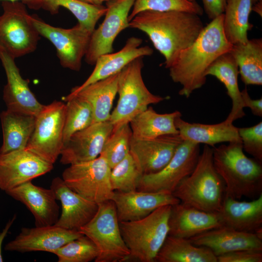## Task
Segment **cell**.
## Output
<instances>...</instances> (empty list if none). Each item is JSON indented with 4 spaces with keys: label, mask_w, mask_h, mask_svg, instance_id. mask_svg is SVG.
I'll list each match as a JSON object with an SVG mask.
<instances>
[{
    "label": "cell",
    "mask_w": 262,
    "mask_h": 262,
    "mask_svg": "<svg viewBox=\"0 0 262 262\" xmlns=\"http://www.w3.org/2000/svg\"><path fill=\"white\" fill-rule=\"evenodd\" d=\"M243 148L262 163V122L250 127L238 128Z\"/></svg>",
    "instance_id": "40"
},
{
    "label": "cell",
    "mask_w": 262,
    "mask_h": 262,
    "mask_svg": "<svg viewBox=\"0 0 262 262\" xmlns=\"http://www.w3.org/2000/svg\"><path fill=\"white\" fill-rule=\"evenodd\" d=\"M36 116L6 109L0 119L3 134L0 153L25 148L34 129Z\"/></svg>",
    "instance_id": "28"
},
{
    "label": "cell",
    "mask_w": 262,
    "mask_h": 262,
    "mask_svg": "<svg viewBox=\"0 0 262 262\" xmlns=\"http://www.w3.org/2000/svg\"><path fill=\"white\" fill-rule=\"evenodd\" d=\"M66 105L54 101L44 105L36 115L35 125L25 149L53 164L63 145Z\"/></svg>",
    "instance_id": "9"
},
{
    "label": "cell",
    "mask_w": 262,
    "mask_h": 262,
    "mask_svg": "<svg viewBox=\"0 0 262 262\" xmlns=\"http://www.w3.org/2000/svg\"><path fill=\"white\" fill-rule=\"evenodd\" d=\"M218 213L223 226L255 233L262 228V194L250 201L225 196Z\"/></svg>",
    "instance_id": "25"
},
{
    "label": "cell",
    "mask_w": 262,
    "mask_h": 262,
    "mask_svg": "<svg viewBox=\"0 0 262 262\" xmlns=\"http://www.w3.org/2000/svg\"><path fill=\"white\" fill-rule=\"evenodd\" d=\"M238 65L230 51L219 56L207 69L205 76L212 75L222 82L231 99L232 107L225 120L232 123L244 116V106L238 82Z\"/></svg>",
    "instance_id": "27"
},
{
    "label": "cell",
    "mask_w": 262,
    "mask_h": 262,
    "mask_svg": "<svg viewBox=\"0 0 262 262\" xmlns=\"http://www.w3.org/2000/svg\"><path fill=\"white\" fill-rule=\"evenodd\" d=\"M11 1H20L30 8L34 10H38L42 8L44 0H2Z\"/></svg>",
    "instance_id": "45"
},
{
    "label": "cell",
    "mask_w": 262,
    "mask_h": 262,
    "mask_svg": "<svg viewBox=\"0 0 262 262\" xmlns=\"http://www.w3.org/2000/svg\"><path fill=\"white\" fill-rule=\"evenodd\" d=\"M24 204L34 217L35 227L54 225L60 216V207L53 191L34 185L32 181L5 192Z\"/></svg>",
    "instance_id": "22"
},
{
    "label": "cell",
    "mask_w": 262,
    "mask_h": 262,
    "mask_svg": "<svg viewBox=\"0 0 262 262\" xmlns=\"http://www.w3.org/2000/svg\"><path fill=\"white\" fill-rule=\"evenodd\" d=\"M188 240L195 246L209 248L216 257L239 250H262V239L255 233L225 226L207 230Z\"/></svg>",
    "instance_id": "24"
},
{
    "label": "cell",
    "mask_w": 262,
    "mask_h": 262,
    "mask_svg": "<svg viewBox=\"0 0 262 262\" xmlns=\"http://www.w3.org/2000/svg\"><path fill=\"white\" fill-rule=\"evenodd\" d=\"M223 20L224 14L212 19L168 68L172 81L182 86L180 95L188 98L204 85L207 69L219 56L231 50L232 45L224 33Z\"/></svg>",
    "instance_id": "2"
},
{
    "label": "cell",
    "mask_w": 262,
    "mask_h": 262,
    "mask_svg": "<svg viewBox=\"0 0 262 262\" xmlns=\"http://www.w3.org/2000/svg\"><path fill=\"white\" fill-rule=\"evenodd\" d=\"M143 57L137 58L120 72L118 81L117 105L111 113L110 121L113 129L128 124L151 104L158 103L164 98L151 93L142 76Z\"/></svg>",
    "instance_id": "6"
},
{
    "label": "cell",
    "mask_w": 262,
    "mask_h": 262,
    "mask_svg": "<svg viewBox=\"0 0 262 262\" xmlns=\"http://www.w3.org/2000/svg\"><path fill=\"white\" fill-rule=\"evenodd\" d=\"M183 140L179 133L148 140L132 137L130 153L143 175L154 173L168 164Z\"/></svg>",
    "instance_id": "17"
},
{
    "label": "cell",
    "mask_w": 262,
    "mask_h": 262,
    "mask_svg": "<svg viewBox=\"0 0 262 262\" xmlns=\"http://www.w3.org/2000/svg\"><path fill=\"white\" fill-rule=\"evenodd\" d=\"M181 116L175 120L179 134L183 140L215 147L217 144L241 141L238 128L226 120L215 124L189 123L183 120Z\"/></svg>",
    "instance_id": "26"
},
{
    "label": "cell",
    "mask_w": 262,
    "mask_h": 262,
    "mask_svg": "<svg viewBox=\"0 0 262 262\" xmlns=\"http://www.w3.org/2000/svg\"><path fill=\"white\" fill-rule=\"evenodd\" d=\"M244 107H248L256 116H262V98L253 99L249 96L246 88L241 91Z\"/></svg>",
    "instance_id": "43"
},
{
    "label": "cell",
    "mask_w": 262,
    "mask_h": 262,
    "mask_svg": "<svg viewBox=\"0 0 262 262\" xmlns=\"http://www.w3.org/2000/svg\"><path fill=\"white\" fill-rule=\"evenodd\" d=\"M230 52L246 85L262 84V39L255 38L245 43L232 45Z\"/></svg>",
    "instance_id": "32"
},
{
    "label": "cell",
    "mask_w": 262,
    "mask_h": 262,
    "mask_svg": "<svg viewBox=\"0 0 262 262\" xmlns=\"http://www.w3.org/2000/svg\"><path fill=\"white\" fill-rule=\"evenodd\" d=\"M228 0H202L204 10L211 19L224 14Z\"/></svg>",
    "instance_id": "42"
},
{
    "label": "cell",
    "mask_w": 262,
    "mask_h": 262,
    "mask_svg": "<svg viewBox=\"0 0 262 262\" xmlns=\"http://www.w3.org/2000/svg\"><path fill=\"white\" fill-rule=\"evenodd\" d=\"M135 0H109L106 2L105 18L93 32L84 56L89 65H95L100 55L112 52L118 34L129 27L128 17Z\"/></svg>",
    "instance_id": "13"
},
{
    "label": "cell",
    "mask_w": 262,
    "mask_h": 262,
    "mask_svg": "<svg viewBox=\"0 0 262 262\" xmlns=\"http://www.w3.org/2000/svg\"><path fill=\"white\" fill-rule=\"evenodd\" d=\"M112 200L119 222L139 220L161 206L180 202L172 194L137 190L127 192L114 191Z\"/></svg>",
    "instance_id": "19"
},
{
    "label": "cell",
    "mask_w": 262,
    "mask_h": 262,
    "mask_svg": "<svg viewBox=\"0 0 262 262\" xmlns=\"http://www.w3.org/2000/svg\"><path fill=\"white\" fill-rule=\"evenodd\" d=\"M50 188L62 206L61 213L54 225L67 229L79 230L96 214L98 204L72 190L62 178H54Z\"/></svg>",
    "instance_id": "18"
},
{
    "label": "cell",
    "mask_w": 262,
    "mask_h": 262,
    "mask_svg": "<svg viewBox=\"0 0 262 262\" xmlns=\"http://www.w3.org/2000/svg\"><path fill=\"white\" fill-rule=\"evenodd\" d=\"M213 159L225 183V196L254 199L262 194V163L245 154L241 141L213 147Z\"/></svg>",
    "instance_id": "3"
},
{
    "label": "cell",
    "mask_w": 262,
    "mask_h": 262,
    "mask_svg": "<svg viewBox=\"0 0 262 262\" xmlns=\"http://www.w3.org/2000/svg\"><path fill=\"white\" fill-rule=\"evenodd\" d=\"M0 60L7 78L3 90V99L6 109L36 116L44 105L37 100L31 91L29 81L20 75L15 59L5 52L0 51Z\"/></svg>",
    "instance_id": "20"
},
{
    "label": "cell",
    "mask_w": 262,
    "mask_h": 262,
    "mask_svg": "<svg viewBox=\"0 0 262 262\" xmlns=\"http://www.w3.org/2000/svg\"><path fill=\"white\" fill-rule=\"evenodd\" d=\"M262 0H228L224 13L223 29L232 45L245 43L248 40V32L253 25L249 18L253 6Z\"/></svg>",
    "instance_id": "33"
},
{
    "label": "cell",
    "mask_w": 262,
    "mask_h": 262,
    "mask_svg": "<svg viewBox=\"0 0 262 262\" xmlns=\"http://www.w3.org/2000/svg\"><path fill=\"white\" fill-rule=\"evenodd\" d=\"M98 204L94 217L79 231L90 238L98 251L95 262H124L130 255L119 229L115 206L112 200Z\"/></svg>",
    "instance_id": "7"
},
{
    "label": "cell",
    "mask_w": 262,
    "mask_h": 262,
    "mask_svg": "<svg viewBox=\"0 0 262 262\" xmlns=\"http://www.w3.org/2000/svg\"><path fill=\"white\" fill-rule=\"evenodd\" d=\"M171 206H161L139 220L119 222L122 238L130 251L125 262H155L168 235Z\"/></svg>",
    "instance_id": "5"
},
{
    "label": "cell",
    "mask_w": 262,
    "mask_h": 262,
    "mask_svg": "<svg viewBox=\"0 0 262 262\" xmlns=\"http://www.w3.org/2000/svg\"><path fill=\"white\" fill-rule=\"evenodd\" d=\"M66 101L63 144L73 133L92 124L94 120L92 108L87 101L76 96Z\"/></svg>",
    "instance_id": "35"
},
{
    "label": "cell",
    "mask_w": 262,
    "mask_h": 262,
    "mask_svg": "<svg viewBox=\"0 0 262 262\" xmlns=\"http://www.w3.org/2000/svg\"><path fill=\"white\" fill-rule=\"evenodd\" d=\"M60 7L68 10L77 19L78 23L92 32L107 10L103 5H93L80 0H44L42 8L54 15L58 13Z\"/></svg>",
    "instance_id": "34"
},
{
    "label": "cell",
    "mask_w": 262,
    "mask_h": 262,
    "mask_svg": "<svg viewBox=\"0 0 262 262\" xmlns=\"http://www.w3.org/2000/svg\"><path fill=\"white\" fill-rule=\"evenodd\" d=\"M142 39L136 37L129 38L124 46L118 51L100 55L97 59L95 67L86 81L81 85L73 88L70 93L64 98H70L86 86L119 72L133 60L151 55L153 49L148 46L140 47Z\"/></svg>",
    "instance_id": "21"
},
{
    "label": "cell",
    "mask_w": 262,
    "mask_h": 262,
    "mask_svg": "<svg viewBox=\"0 0 262 262\" xmlns=\"http://www.w3.org/2000/svg\"><path fill=\"white\" fill-rule=\"evenodd\" d=\"M31 20L40 36L49 40L55 47L61 65L79 71L82 66L93 32L77 23L69 29L53 26L36 15Z\"/></svg>",
    "instance_id": "11"
},
{
    "label": "cell",
    "mask_w": 262,
    "mask_h": 262,
    "mask_svg": "<svg viewBox=\"0 0 262 262\" xmlns=\"http://www.w3.org/2000/svg\"><path fill=\"white\" fill-rule=\"evenodd\" d=\"M191 1H196V0H190Z\"/></svg>",
    "instance_id": "48"
},
{
    "label": "cell",
    "mask_w": 262,
    "mask_h": 262,
    "mask_svg": "<svg viewBox=\"0 0 262 262\" xmlns=\"http://www.w3.org/2000/svg\"><path fill=\"white\" fill-rule=\"evenodd\" d=\"M168 226V235L189 239L223 224L218 212L201 211L180 202L171 206Z\"/></svg>",
    "instance_id": "23"
},
{
    "label": "cell",
    "mask_w": 262,
    "mask_h": 262,
    "mask_svg": "<svg viewBox=\"0 0 262 262\" xmlns=\"http://www.w3.org/2000/svg\"><path fill=\"white\" fill-rule=\"evenodd\" d=\"M172 194L181 202L200 210L219 212L226 188L214 167L212 148L205 145L193 172L178 184Z\"/></svg>",
    "instance_id": "4"
},
{
    "label": "cell",
    "mask_w": 262,
    "mask_h": 262,
    "mask_svg": "<svg viewBox=\"0 0 262 262\" xmlns=\"http://www.w3.org/2000/svg\"><path fill=\"white\" fill-rule=\"evenodd\" d=\"M155 262H217V259L214 253L205 246H195L188 239L168 235Z\"/></svg>",
    "instance_id": "31"
},
{
    "label": "cell",
    "mask_w": 262,
    "mask_h": 262,
    "mask_svg": "<svg viewBox=\"0 0 262 262\" xmlns=\"http://www.w3.org/2000/svg\"><path fill=\"white\" fill-rule=\"evenodd\" d=\"M83 234L79 230L67 229L55 225L22 228L19 234L4 246V250L20 253L53 252Z\"/></svg>",
    "instance_id": "16"
},
{
    "label": "cell",
    "mask_w": 262,
    "mask_h": 262,
    "mask_svg": "<svg viewBox=\"0 0 262 262\" xmlns=\"http://www.w3.org/2000/svg\"><path fill=\"white\" fill-rule=\"evenodd\" d=\"M53 164L25 149L0 153V189L5 192L50 172Z\"/></svg>",
    "instance_id": "14"
},
{
    "label": "cell",
    "mask_w": 262,
    "mask_h": 262,
    "mask_svg": "<svg viewBox=\"0 0 262 262\" xmlns=\"http://www.w3.org/2000/svg\"><path fill=\"white\" fill-rule=\"evenodd\" d=\"M132 137L129 123L113 129L100 154L105 159L111 168L129 154Z\"/></svg>",
    "instance_id": "36"
},
{
    "label": "cell",
    "mask_w": 262,
    "mask_h": 262,
    "mask_svg": "<svg viewBox=\"0 0 262 262\" xmlns=\"http://www.w3.org/2000/svg\"><path fill=\"white\" fill-rule=\"evenodd\" d=\"M129 25L147 34L164 56L166 68L182 50L193 43L204 27L198 15L179 11H144L131 19Z\"/></svg>",
    "instance_id": "1"
},
{
    "label": "cell",
    "mask_w": 262,
    "mask_h": 262,
    "mask_svg": "<svg viewBox=\"0 0 262 262\" xmlns=\"http://www.w3.org/2000/svg\"><path fill=\"white\" fill-rule=\"evenodd\" d=\"M119 72L93 82L78 92V96L91 105L94 115L93 123L109 120L115 98L117 93Z\"/></svg>",
    "instance_id": "29"
},
{
    "label": "cell",
    "mask_w": 262,
    "mask_h": 262,
    "mask_svg": "<svg viewBox=\"0 0 262 262\" xmlns=\"http://www.w3.org/2000/svg\"><path fill=\"white\" fill-rule=\"evenodd\" d=\"M181 116L176 111L168 114H158L152 107L135 116L129 123L132 138L139 140L151 139L169 134H178L175 119Z\"/></svg>",
    "instance_id": "30"
},
{
    "label": "cell",
    "mask_w": 262,
    "mask_h": 262,
    "mask_svg": "<svg viewBox=\"0 0 262 262\" xmlns=\"http://www.w3.org/2000/svg\"><path fill=\"white\" fill-rule=\"evenodd\" d=\"M217 262H262V250H236L217 257Z\"/></svg>",
    "instance_id": "41"
},
{
    "label": "cell",
    "mask_w": 262,
    "mask_h": 262,
    "mask_svg": "<svg viewBox=\"0 0 262 262\" xmlns=\"http://www.w3.org/2000/svg\"><path fill=\"white\" fill-rule=\"evenodd\" d=\"M113 130V125L108 120L93 123L73 133L63 144L61 163L71 165L97 158Z\"/></svg>",
    "instance_id": "15"
},
{
    "label": "cell",
    "mask_w": 262,
    "mask_h": 262,
    "mask_svg": "<svg viewBox=\"0 0 262 262\" xmlns=\"http://www.w3.org/2000/svg\"><path fill=\"white\" fill-rule=\"evenodd\" d=\"M83 2L97 5H103V2L108 1L109 0H80Z\"/></svg>",
    "instance_id": "47"
},
{
    "label": "cell",
    "mask_w": 262,
    "mask_h": 262,
    "mask_svg": "<svg viewBox=\"0 0 262 262\" xmlns=\"http://www.w3.org/2000/svg\"><path fill=\"white\" fill-rule=\"evenodd\" d=\"M16 216L15 214L12 218H11L6 223L4 228L0 232V262H3V258L1 254V246L5 238L11 228L12 225L16 219Z\"/></svg>",
    "instance_id": "44"
},
{
    "label": "cell",
    "mask_w": 262,
    "mask_h": 262,
    "mask_svg": "<svg viewBox=\"0 0 262 262\" xmlns=\"http://www.w3.org/2000/svg\"><path fill=\"white\" fill-rule=\"evenodd\" d=\"M0 16V51L14 59L33 52L40 35L33 24L26 5L20 1L3 0Z\"/></svg>",
    "instance_id": "8"
},
{
    "label": "cell",
    "mask_w": 262,
    "mask_h": 262,
    "mask_svg": "<svg viewBox=\"0 0 262 262\" xmlns=\"http://www.w3.org/2000/svg\"><path fill=\"white\" fill-rule=\"evenodd\" d=\"M199 155V144L183 140L163 169L143 175L137 190L172 194L178 184L193 172Z\"/></svg>",
    "instance_id": "12"
},
{
    "label": "cell",
    "mask_w": 262,
    "mask_h": 262,
    "mask_svg": "<svg viewBox=\"0 0 262 262\" xmlns=\"http://www.w3.org/2000/svg\"><path fill=\"white\" fill-rule=\"evenodd\" d=\"M111 170L105 159L99 155L89 161L69 165L63 171L62 179L72 190L99 204L112 199Z\"/></svg>",
    "instance_id": "10"
},
{
    "label": "cell",
    "mask_w": 262,
    "mask_h": 262,
    "mask_svg": "<svg viewBox=\"0 0 262 262\" xmlns=\"http://www.w3.org/2000/svg\"><path fill=\"white\" fill-rule=\"evenodd\" d=\"M262 0H260L257 2L254 5L252 8V10L258 13L261 16H262Z\"/></svg>",
    "instance_id": "46"
},
{
    "label": "cell",
    "mask_w": 262,
    "mask_h": 262,
    "mask_svg": "<svg viewBox=\"0 0 262 262\" xmlns=\"http://www.w3.org/2000/svg\"><path fill=\"white\" fill-rule=\"evenodd\" d=\"M143 174L130 153L111 168L110 183L113 191L127 192L137 190Z\"/></svg>",
    "instance_id": "37"
},
{
    "label": "cell",
    "mask_w": 262,
    "mask_h": 262,
    "mask_svg": "<svg viewBox=\"0 0 262 262\" xmlns=\"http://www.w3.org/2000/svg\"><path fill=\"white\" fill-rule=\"evenodd\" d=\"M146 10L156 11H179L201 16L203 10L196 1L190 0H135L129 14L130 22L137 14Z\"/></svg>",
    "instance_id": "39"
},
{
    "label": "cell",
    "mask_w": 262,
    "mask_h": 262,
    "mask_svg": "<svg viewBox=\"0 0 262 262\" xmlns=\"http://www.w3.org/2000/svg\"><path fill=\"white\" fill-rule=\"evenodd\" d=\"M52 253L57 256L58 262H89L96 259L98 251L92 241L82 235Z\"/></svg>",
    "instance_id": "38"
}]
</instances>
